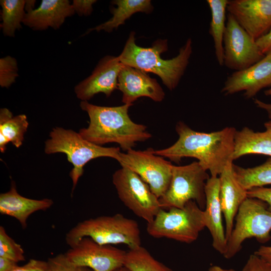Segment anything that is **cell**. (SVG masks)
I'll use <instances>...</instances> for the list:
<instances>
[{
	"instance_id": "277c9868",
	"label": "cell",
	"mask_w": 271,
	"mask_h": 271,
	"mask_svg": "<svg viewBox=\"0 0 271 271\" xmlns=\"http://www.w3.org/2000/svg\"><path fill=\"white\" fill-rule=\"evenodd\" d=\"M85 237L101 244H124L129 249L141 246V231L137 222L118 213L79 222L66 233L65 240L72 247Z\"/></svg>"
},
{
	"instance_id": "8d00e7d4",
	"label": "cell",
	"mask_w": 271,
	"mask_h": 271,
	"mask_svg": "<svg viewBox=\"0 0 271 271\" xmlns=\"http://www.w3.org/2000/svg\"><path fill=\"white\" fill-rule=\"evenodd\" d=\"M18 266L17 262L5 257H0V271H12Z\"/></svg>"
},
{
	"instance_id": "ffe728a7",
	"label": "cell",
	"mask_w": 271,
	"mask_h": 271,
	"mask_svg": "<svg viewBox=\"0 0 271 271\" xmlns=\"http://www.w3.org/2000/svg\"><path fill=\"white\" fill-rule=\"evenodd\" d=\"M53 204L52 199H33L21 195L16 184L12 182L10 190L0 194V213L16 218L22 227H27V220L33 213L40 210H46Z\"/></svg>"
},
{
	"instance_id": "cb8c5ba5",
	"label": "cell",
	"mask_w": 271,
	"mask_h": 271,
	"mask_svg": "<svg viewBox=\"0 0 271 271\" xmlns=\"http://www.w3.org/2000/svg\"><path fill=\"white\" fill-rule=\"evenodd\" d=\"M227 0H207L211 14L209 32L213 38L215 54L220 66L224 63L223 37L226 29Z\"/></svg>"
},
{
	"instance_id": "9a60e30c",
	"label": "cell",
	"mask_w": 271,
	"mask_h": 271,
	"mask_svg": "<svg viewBox=\"0 0 271 271\" xmlns=\"http://www.w3.org/2000/svg\"><path fill=\"white\" fill-rule=\"evenodd\" d=\"M271 85V55L266 54L258 62L242 70L234 71L225 80L221 92L232 95L244 91L247 99Z\"/></svg>"
},
{
	"instance_id": "d6986e66",
	"label": "cell",
	"mask_w": 271,
	"mask_h": 271,
	"mask_svg": "<svg viewBox=\"0 0 271 271\" xmlns=\"http://www.w3.org/2000/svg\"><path fill=\"white\" fill-rule=\"evenodd\" d=\"M75 14L68 0H42L38 8L26 13L23 24L34 31L58 30Z\"/></svg>"
},
{
	"instance_id": "e0dca14e",
	"label": "cell",
	"mask_w": 271,
	"mask_h": 271,
	"mask_svg": "<svg viewBox=\"0 0 271 271\" xmlns=\"http://www.w3.org/2000/svg\"><path fill=\"white\" fill-rule=\"evenodd\" d=\"M206 203L204 208L205 227L211 235L214 249L223 255L227 249V240L222 223V210L220 198L218 177H210L205 187Z\"/></svg>"
},
{
	"instance_id": "44dd1931",
	"label": "cell",
	"mask_w": 271,
	"mask_h": 271,
	"mask_svg": "<svg viewBox=\"0 0 271 271\" xmlns=\"http://www.w3.org/2000/svg\"><path fill=\"white\" fill-rule=\"evenodd\" d=\"M264 125L265 129L263 131H254L248 127L236 130L233 161L249 154L271 157V120Z\"/></svg>"
},
{
	"instance_id": "8992f818",
	"label": "cell",
	"mask_w": 271,
	"mask_h": 271,
	"mask_svg": "<svg viewBox=\"0 0 271 271\" xmlns=\"http://www.w3.org/2000/svg\"><path fill=\"white\" fill-rule=\"evenodd\" d=\"M205 227L204 210L196 202L190 201L182 208H161L153 220L147 223V231L155 238L190 243Z\"/></svg>"
},
{
	"instance_id": "83f0119b",
	"label": "cell",
	"mask_w": 271,
	"mask_h": 271,
	"mask_svg": "<svg viewBox=\"0 0 271 271\" xmlns=\"http://www.w3.org/2000/svg\"><path fill=\"white\" fill-rule=\"evenodd\" d=\"M0 257L17 263L25 260L24 251L21 245L8 234L3 226H0Z\"/></svg>"
},
{
	"instance_id": "74e56055",
	"label": "cell",
	"mask_w": 271,
	"mask_h": 271,
	"mask_svg": "<svg viewBox=\"0 0 271 271\" xmlns=\"http://www.w3.org/2000/svg\"><path fill=\"white\" fill-rule=\"evenodd\" d=\"M254 102L256 106L264 110L268 117L271 119V103L264 102L258 99H254Z\"/></svg>"
},
{
	"instance_id": "4dcf8cb0",
	"label": "cell",
	"mask_w": 271,
	"mask_h": 271,
	"mask_svg": "<svg viewBox=\"0 0 271 271\" xmlns=\"http://www.w3.org/2000/svg\"><path fill=\"white\" fill-rule=\"evenodd\" d=\"M241 271H271V264L253 253L249 255Z\"/></svg>"
},
{
	"instance_id": "ac0fdd59",
	"label": "cell",
	"mask_w": 271,
	"mask_h": 271,
	"mask_svg": "<svg viewBox=\"0 0 271 271\" xmlns=\"http://www.w3.org/2000/svg\"><path fill=\"white\" fill-rule=\"evenodd\" d=\"M233 165V161H230L218 176L220 203L225 220L227 240L233 230L238 210L241 204L248 197L247 190L239 184L235 177Z\"/></svg>"
},
{
	"instance_id": "30bf717a",
	"label": "cell",
	"mask_w": 271,
	"mask_h": 271,
	"mask_svg": "<svg viewBox=\"0 0 271 271\" xmlns=\"http://www.w3.org/2000/svg\"><path fill=\"white\" fill-rule=\"evenodd\" d=\"M154 151L152 148L144 151L130 149L126 153L120 152L117 161L121 167L139 175L159 198L169 186L173 165Z\"/></svg>"
},
{
	"instance_id": "5b68a950",
	"label": "cell",
	"mask_w": 271,
	"mask_h": 271,
	"mask_svg": "<svg viewBox=\"0 0 271 271\" xmlns=\"http://www.w3.org/2000/svg\"><path fill=\"white\" fill-rule=\"evenodd\" d=\"M49 136L45 143V153H64L73 166L69 174L73 183L72 193L83 174L84 165L89 161L99 157H110L117 160L120 153L119 148H106L94 144L71 129L56 127L53 128Z\"/></svg>"
},
{
	"instance_id": "d6a6232c",
	"label": "cell",
	"mask_w": 271,
	"mask_h": 271,
	"mask_svg": "<svg viewBox=\"0 0 271 271\" xmlns=\"http://www.w3.org/2000/svg\"><path fill=\"white\" fill-rule=\"evenodd\" d=\"M12 271H50L48 261L30 259L25 264L18 266Z\"/></svg>"
},
{
	"instance_id": "5bb4252c",
	"label": "cell",
	"mask_w": 271,
	"mask_h": 271,
	"mask_svg": "<svg viewBox=\"0 0 271 271\" xmlns=\"http://www.w3.org/2000/svg\"><path fill=\"white\" fill-rule=\"evenodd\" d=\"M123 66L118 56L107 55L101 59L91 74L75 86L77 97L88 101L98 93L109 96L117 88L118 75Z\"/></svg>"
},
{
	"instance_id": "4316f807",
	"label": "cell",
	"mask_w": 271,
	"mask_h": 271,
	"mask_svg": "<svg viewBox=\"0 0 271 271\" xmlns=\"http://www.w3.org/2000/svg\"><path fill=\"white\" fill-rule=\"evenodd\" d=\"M123 266L130 271H173L156 260L142 246L126 252Z\"/></svg>"
},
{
	"instance_id": "6da1fadb",
	"label": "cell",
	"mask_w": 271,
	"mask_h": 271,
	"mask_svg": "<svg viewBox=\"0 0 271 271\" xmlns=\"http://www.w3.org/2000/svg\"><path fill=\"white\" fill-rule=\"evenodd\" d=\"M236 130L226 127L211 132H199L179 121L176 125L178 140L171 146L154 152L176 163L183 158H195L211 177H218L227 164L233 161Z\"/></svg>"
},
{
	"instance_id": "836d02e7",
	"label": "cell",
	"mask_w": 271,
	"mask_h": 271,
	"mask_svg": "<svg viewBox=\"0 0 271 271\" xmlns=\"http://www.w3.org/2000/svg\"><path fill=\"white\" fill-rule=\"evenodd\" d=\"M96 0H73L71 3L72 8L79 16H87L93 11V5Z\"/></svg>"
},
{
	"instance_id": "7c38bea8",
	"label": "cell",
	"mask_w": 271,
	"mask_h": 271,
	"mask_svg": "<svg viewBox=\"0 0 271 271\" xmlns=\"http://www.w3.org/2000/svg\"><path fill=\"white\" fill-rule=\"evenodd\" d=\"M126 253L112 245L101 244L85 237L64 254L76 265L87 267L93 271H114L123 266Z\"/></svg>"
},
{
	"instance_id": "7a4b0ae2",
	"label": "cell",
	"mask_w": 271,
	"mask_h": 271,
	"mask_svg": "<svg viewBox=\"0 0 271 271\" xmlns=\"http://www.w3.org/2000/svg\"><path fill=\"white\" fill-rule=\"evenodd\" d=\"M132 105L101 106L81 101L80 106L87 113L89 123L79 133L97 145L115 143L124 151L132 149L137 142L147 141L152 134L146 125L135 123L129 117L128 109Z\"/></svg>"
},
{
	"instance_id": "3957f363",
	"label": "cell",
	"mask_w": 271,
	"mask_h": 271,
	"mask_svg": "<svg viewBox=\"0 0 271 271\" xmlns=\"http://www.w3.org/2000/svg\"><path fill=\"white\" fill-rule=\"evenodd\" d=\"M134 36V32L129 34L118 56L120 61L124 65L157 75L169 90L174 89L189 64L192 53L191 39H188L177 56L165 60L161 57V54L168 50L167 39H158L152 47L144 48L136 44Z\"/></svg>"
},
{
	"instance_id": "d4e9b609",
	"label": "cell",
	"mask_w": 271,
	"mask_h": 271,
	"mask_svg": "<svg viewBox=\"0 0 271 271\" xmlns=\"http://www.w3.org/2000/svg\"><path fill=\"white\" fill-rule=\"evenodd\" d=\"M233 169L236 179L247 191L271 184V157L259 166L245 168L233 164Z\"/></svg>"
},
{
	"instance_id": "f546056e",
	"label": "cell",
	"mask_w": 271,
	"mask_h": 271,
	"mask_svg": "<svg viewBox=\"0 0 271 271\" xmlns=\"http://www.w3.org/2000/svg\"><path fill=\"white\" fill-rule=\"evenodd\" d=\"M50 271H93L90 268L72 263L64 254H59L47 260Z\"/></svg>"
},
{
	"instance_id": "ba28073f",
	"label": "cell",
	"mask_w": 271,
	"mask_h": 271,
	"mask_svg": "<svg viewBox=\"0 0 271 271\" xmlns=\"http://www.w3.org/2000/svg\"><path fill=\"white\" fill-rule=\"evenodd\" d=\"M209 178L207 171L197 161L184 166L173 165L169 186L159 198L161 208H182L189 201H194L204 210L205 187Z\"/></svg>"
},
{
	"instance_id": "4fadbf2b",
	"label": "cell",
	"mask_w": 271,
	"mask_h": 271,
	"mask_svg": "<svg viewBox=\"0 0 271 271\" xmlns=\"http://www.w3.org/2000/svg\"><path fill=\"white\" fill-rule=\"evenodd\" d=\"M227 10L255 40L271 28V0L228 1Z\"/></svg>"
},
{
	"instance_id": "484cf974",
	"label": "cell",
	"mask_w": 271,
	"mask_h": 271,
	"mask_svg": "<svg viewBox=\"0 0 271 271\" xmlns=\"http://www.w3.org/2000/svg\"><path fill=\"white\" fill-rule=\"evenodd\" d=\"M25 0H1V28L6 36L14 37L17 30L22 28L26 15Z\"/></svg>"
},
{
	"instance_id": "7402d4cb",
	"label": "cell",
	"mask_w": 271,
	"mask_h": 271,
	"mask_svg": "<svg viewBox=\"0 0 271 271\" xmlns=\"http://www.w3.org/2000/svg\"><path fill=\"white\" fill-rule=\"evenodd\" d=\"M112 3L117 6L116 8L111 9L112 18L94 28L88 29L84 35L93 31H104L110 33L120 25L123 24L125 21L133 14L138 12L149 14L153 10L151 1L150 0H115L113 1Z\"/></svg>"
},
{
	"instance_id": "60d3db41",
	"label": "cell",
	"mask_w": 271,
	"mask_h": 271,
	"mask_svg": "<svg viewBox=\"0 0 271 271\" xmlns=\"http://www.w3.org/2000/svg\"><path fill=\"white\" fill-rule=\"evenodd\" d=\"M114 271H130V270L129 269H128L127 267H126L125 266H122L120 267L117 268Z\"/></svg>"
},
{
	"instance_id": "d590c367",
	"label": "cell",
	"mask_w": 271,
	"mask_h": 271,
	"mask_svg": "<svg viewBox=\"0 0 271 271\" xmlns=\"http://www.w3.org/2000/svg\"><path fill=\"white\" fill-rule=\"evenodd\" d=\"M254 253L271 264V246L261 245Z\"/></svg>"
},
{
	"instance_id": "ab89813d",
	"label": "cell",
	"mask_w": 271,
	"mask_h": 271,
	"mask_svg": "<svg viewBox=\"0 0 271 271\" xmlns=\"http://www.w3.org/2000/svg\"><path fill=\"white\" fill-rule=\"evenodd\" d=\"M208 271H236L235 269L232 268H224L219 265H212L209 269Z\"/></svg>"
},
{
	"instance_id": "f35d334b",
	"label": "cell",
	"mask_w": 271,
	"mask_h": 271,
	"mask_svg": "<svg viewBox=\"0 0 271 271\" xmlns=\"http://www.w3.org/2000/svg\"><path fill=\"white\" fill-rule=\"evenodd\" d=\"M36 1L34 0H27L25 3V11L26 13L34 10V7L35 6Z\"/></svg>"
},
{
	"instance_id": "7bdbcfd3",
	"label": "cell",
	"mask_w": 271,
	"mask_h": 271,
	"mask_svg": "<svg viewBox=\"0 0 271 271\" xmlns=\"http://www.w3.org/2000/svg\"><path fill=\"white\" fill-rule=\"evenodd\" d=\"M266 54H268L271 55V47L270 48V49H269V50L268 51V52H267V53Z\"/></svg>"
},
{
	"instance_id": "e575fe53",
	"label": "cell",
	"mask_w": 271,
	"mask_h": 271,
	"mask_svg": "<svg viewBox=\"0 0 271 271\" xmlns=\"http://www.w3.org/2000/svg\"><path fill=\"white\" fill-rule=\"evenodd\" d=\"M256 43L261 53L265 55L271 47V28L267 33L257 39Z\"/></svg>"
},
{
	"instance_id": "1f68e13d",
	"label": "cell",
	"mask_w": 271,
	"mask_h": 271,
	"mask_svg": "<svg viewBox=\"0 0 271 271\" xmlns=\"http://www.w3.org/2000/svg\"><path fill=\"white\" fill-rule=\"evenodd\" d=\"M247 197L259 199L265 202L271 211V187H255L247 191Z\"/></svg>"
},
{
	"instance_id": "9c48e42d",
	"label": "cell",
	"mask_w": 271,
	"mask_h": 271,
	"mask_svg": "<svg viewBox=\"0 0 271 271\" xmlns=\"http://www.w3.org/2000/svg\"><path fill=\"white\" fill-rule=\"evenodd\" d=\"M112 182L124 205L148 223L153 220L161 209L159 198L136 173L122 167L114 172Z\"/></svg>"
},
{
	"instance_id": "8fae6325",
	"label": "cell",
	"mask_w": 271,
	"mask_h": 271,
	"mask_svg": "<svg viewBox=\"0 0 271 271\" xmlns=\"http://www.w3.org/2000/svg\"><path fill=\"white\" fill-rule=\"evenodd\" d=\"M223 37L224 63L235 71L246 69L262 59L265 55L259 51L253 39L228 13Z\"/></svg>"
},
{
	"instance_id": "b9f144b4",
	"label": "cell",
	"mask_w": 271,
	"mask_h": 271,
	"mask_svg": "<svg viewBox=\"0 0 271 271\" xmlns=\"http://www.w3.org/2000/svg\"><path fill=\"white\" fill-rule=\"evenodd\" d=\"M264 93L266 96H271V88H270L269 89L265 90L264 92Z\"/></svg>"
},
{
	"instance_id": "603a6c76",
	"label": "cell",
	"mask_w": 271,
	"mask_h": 271,
	"mask_svg": "<svg viewBox=\"0 0 271 271\" xmlns=\"http://www.w3.org/2000/svg\"><path fill=\"white\" fill-rule=\"evenodd\" d=\"M29 123L25 114L13 116L10 110L6 108L0 110V150L5 152L10 143L16 148L23 144L24 137Z\"/></svg>"
},
{
	"instance_id": "f1b7e54d",
	"label": "cell",
	"mask_w": 271,
	"mask_h": 271,
	"mask_svg": "<svg viewBox=\"0 0 271 271\" xmlns=\"http://www.w3.org/2000/svg\"><path fill=\"white\" fill-rule=\"evenodd\" d=\"M18 67L16 59L10 56L0 59V85L9 88L16 82L18 77Z\"/></svg>"
},
{
	"instance_id": "2e32d148",
	"label": "cell",
	"mask_w": 271,
	"mask_h": 271,
	"mask_svg": "<svg viewBox=\"0 0 271 271\" xmlns=\"http://www.w3.org/2000/svg\"><path fill=\"white\" fill-rule=\"evenodd\" d=\"M117 88L122 93V102L126 104H132L143 96L160 102L165 95L156 79L146 72L124 65L118 75Z\"/></svg>"
},
{
	"instance_id": "52a82bcc",
	"label": "cell",
	"mask_w": 271,
	"mask_h": 271,
	"mask_svg": "<svg viewBox=\"0 0 271 271\" xmlns=\"http://www.w3.org/2000/svg\"><path fill=\"white\" fill-rule=\"evenodd\" d=\"M231 235L227 240L224 258L233 257L242 248L247 239L254 238L264 243L271 238V211L267 204L256 198L247 197L241 204L235 218Z\"/></svg>"
}]
</instances>
